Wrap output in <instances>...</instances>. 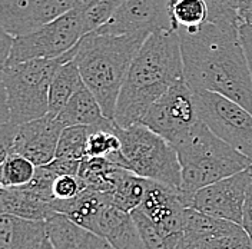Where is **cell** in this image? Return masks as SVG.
I'll use <instances>...</instances> for the list:
<instances>
[{
	"label": "cell",
	"mask_w": 252,
	"mask_h": 249,
	"mask_svg": "<svg viewBox=\"0 0 252 249\" xmlns=\"http://www.w3.org/2000/svg\"><path fill=\"white\" fill-rule=\"evenodd\" d=\"M80 4L82 0H0V25L7 33L22 36Z\"/></svg>",
	"instance_id": "obj_13"
},
{
	"label": "cell",
	"mask_w": 252,
	"mask_h": 249,
	"mask_svg": "<svg viewBox=\"0 0 252 249\" xmlns=\"http://www.w3.org/2000/svg\"><path fill=\"white\" fill-rule=\"evenodd\" d=\"M175 149L182 168L181 190L185 201L196 190L251 168L252 159L217 136L199 121L178 140Z\"/></svg>",
	"instance_id": "obj_4"
},
{
	"label": "cell",
	"mask_w": 252,
	"mask_h": 249,
	"mask_svg": "<svg viewBox=\"0 0 252 249\" xmlns=\"http://www.w3.org/2000/svg\"><path fill=\"white\" fill-rule=\"evenodd\" d=\"M149 181L151 179L138 176L133 172L122 169L119 176L116 178L115 187L108 193L112 198V202L118 208L132 212L141 205Z\"/></svg>",
	"instance_id": "obj_21"
},
{
	"label": "cell",
	"mask_w": 252,
	"mask_h": 249,
	"mask_svg": "<svg viewBox=\"0 0 252 249\" xmlns=\"http://www.w3.org/2000/svg\"><path fill=\"white\" fill-rule=\"evenodd\" d=\"M91 1H92V0H82V3H83V4H86V3H91Z\"/></svg>",
	"instance_id": "obj_39"
},
{
	"label": "cell",
	"mask_w": 252,
	"mask_h": 249,
	"mask_svg": "<svg viewBox=\"0 0 252 249\" xmlns=\"http://www.w3.org/2000/svg\"><path fill=\"white\" fill-rule=\"evenodd\" d=\"M232 1L241 20L247 13L252 12V0H232Z\"/></svg>",
	"instance_id": "obj_35"
},
{
	"label": "cell",
	"mask_w": 252,
	"mask_h": 249,
	"mask_svg": "<svg viewBox=\"0 0 252 249\" xmlns=\"http://www.w3.org/2000/svg\"><path fill=\"white\" fill-rule=\"evenodd\" d=\"M47 238L55 249H79L85 229L61 212H55L45 220Z\"/></svg>",
	"instance_id": "obj_22"
},
{
	"label": "cell",
	"mask_w": 252,
	"mask_h": 249,
	"mask_svg": "<svg viewBox=\"0 0 252 249\" xmlns=\"http://www.w3.org/2000/svg\"><path fill=\"white\" fill-rule=\"evenodd\" d=\"M80 163H82V160H79V159L56 156L50 163H47V166L56 175H79Z\"/></svg>",
	"instance_id": "obj_30"
},
{
	"label": "cell",
	"mask_w": 252,
	"mask_h": 249,
	"mask_svg": "<svg viewBox=\"0 0 252 249\" xmlns=\"http://www.w3.org/2000/svg\"><path fill=\"white\" fill-rule=\"evenodd\" d=\"M89 133H91V126H85V124L66 126L62 130L59 139L56 156L79 159V160L86 157Z\"/></svg>",
	"instance_id": "obj_26"
},
{
	"label": "cell",
	"mask_w": 252,
	"mask_h": 249,
	"mask_svg": "<svg viewBox=\"0 0 252 249\" xmlns=\"http://www.w3.org/2000/svg\"><path fill=\"white\" fill-rule=\"evenodd\" d=\"M63 129L62 122L50 113L22 124H1V157L19 154L31 159L36 166L47 165L56 157Z\"/></svg>",
	"instance_id": "obj_9"
},
{
	"label": "cell",
	"mask_w": 252,
	"mask_h": 249,
	"mask_svg": "<svg viewBox=\"0 0 252 249\" xmlns=\"http://www.w3.org/2000/svg\"><path fill=\"white\" fill-rule=\"evenodd\" d=\"M173 0H125L109 20L94 31L105 34H129L175 31Z\"/></svg>",
	"instance_id": "obj_12"
},
{
	"label": "cell",
	"mask_w": 252,
	"mask_h": 249,
	"mask_svg": "<svg viewBox=\"0 0 252 249\" xmlns=\"http://www.w3.org/2000/svg\"><path fill=\"white\" fill-rule=\"evenodd\" d=\"M86 231L105 238L116 249H145L132 214L118 208L112 201L97 212Z\"/></svg>",
	"instance_id": "obj_15"
},
{
	"label": "cell",
	"mask_w": 252,
	"mask_h": 249,
	"mask_svg": "<svg viewBox=\"0 0 252 249\" xmlns=\"http://www.w3.org/2000/svg\"><path fill=\"white\" fill-rule=\"evenodd\" d=\"M181 79L185 75L178 31H154L127 69L115 110L116 124H141L146 110Z\"/></svg>",
	"instance_id": "obj_2"
},
{
	"label": "cell",
	"mask_w": 252,
	"mask_h": 249,
	"mask_svg": "<svg viewBox=\"0 0 252 249\" xmlns=\"http://www.w3.org/2000/svg\"><path fill=\"white\" fill-rule=\"evenodd\" d=\"M242 228L250 229L252 228V184L248 187L247 192V201L244 206V220H242Z\"/></svg>",
	"instance_id": "obj_34"
},
{
	"label": "cell",
	"mask_w": 252,
	"mask_h": 249,
	"mask_svg": "<svg viewBox=\"0 0 252 249\" xmlns=\"http://www.w3.org/2000/svg\"><path fill=\"white\" fill-rule=\"evenodd\" d=\"M172 20L175 31L195 29L209 20L206 0H173Z\"/></svg>",
	"instance_id": "obj_25"
},
{
	"label": "cell",
	"mask_w": 252,
	"mask_h": 249,
	"mask_svg": "<svg viewBox=\"0 0 252 249\" xmlns=\"http://www.w3.org/2000/svg\"><path fill=\"white\" fill-rule=\"evenodd\" d=\"M252 184L251 169L238 172L202 187L187 199V206L202 214L226 219L242 226L247 192Z\"/></svg>",
	"instance_id": "obj_11"
},
{
	"label": "cell",
	"mask_w": 252,
	"mask_h": 249,
	"mask_svg": "<svg viewBox=\"0 0 252 249\" xmlns=\"http://www.w3.org/2000/svg\"><path fill=\"white\" fill-rule=\"evenodd\" d=\"M239 25L208 20L199 28L176 31L190 89L223 94L252 113V75Z\"/></svg>",
	"instance_id": "obj_1"
},
{
	"label": "cell",
	"mask_w": 252,
	"mask_h": 249,
	"mask_svg": "<svg viewBox=\"0 0 252 249\" xmlns=\"http://www.w3.org/2000/svg\"><path fill=\"white\" fill-rule=\"evenodd\" d=\"M138 208L168 234L182 235L188 206L181 189L149 181Z\"/></svg>",
	"instance_id": "obj_14"
},
{
	"label": "cell",
	"mask_w": 252,
	"mask_h": 249,
	"mask_svg": "<svg viewBox=\"0 0 252 249\" xmlns=\"http://www.w3.org/2000/svg\"><path fill=\"white\" fill-rule=\"evenodd\" d=\"M239 36H241L242 45H244L245 53H247V59H248V63H250V69H251L252 75V25L242 22L239 25Z\"/></svg>",
	"instance_id": "obj_32"
},
{
	"label": "cell",
	"mask_w": 252,
	"mask_h": 249,
	"mask_svg": "<svg viewBox=\"0 0 252 249\" xmlns=\"http://www.w3.org/2000/svg\"><path fill=\"white\" fill-rule=\"evenodd\" d=\"M1 214H10L31 220H46L56 211L46 201L28 187H1L0 193Z\"/></svg>",
	"instance_id": "obj_16"
},
{
	"label": "cell",
	"mask_w": 252,
	"mask_h": 249,
	"mask_svg": "<svg viewBox=\"0 0 252 249\" xmlns=\"http://www.w3.org/2000/svg\"><path fill=\"white\" fill-rule=\"evenodd\" d=\"M13 42H15V36L1 29V39H0V45H1L0 46V50H1V67L4 66V63L7 62V59L10 56Z\"/></svg>",
	"instance_id": "obj_33"
},
{
	"label": "cell",
	"mask_w": 252,
	"mask_h": 249,
	"mask_svg": "<svg viewBox=\"0 0 252 249\" xmlns=\"http://www.w3.org/2000/svg\"><path fill=\"white\" fill-rule=\"evenodd\" d=\"M79 249H116L112 244H109L105 238L94 234L91 231H86L82 235Z\"/></svg>",
	"instance_id": "obj_31"
},
{
	"label": "cell",
	"mask_w": 252,
	"mask_h": 249,
	"mask_svg": "<svg viewBox=\"0 0 252 249\" xmlns=\"http://www.w3.org/2000/svg\"><path fill=\"white\" fill-rule=\"evenodd\" d=\"M122 149L108 159L135 175L181 189L182 168L172 143L143 124L116 126Z\"/></svg>",
	"instance_id": "obj_6"
},
{
	"label": "cell",
	"mask_w": 252,
	"mask_h": 249,
	"mask_svg": "<svg viewBox=\"0 0 252 249\" xmlns=\"http://www.w3.org/2000/svg\"><path fill=\"white\" fill-rule=\"evenodd\" d=\"M124 1L125 0H92L86 4L82 3V17L86 34L103 26Z\"/></svg>",
	"instance_id": "obj_27"
},
{
	"label": "cell",
	"mask_w": 252,
	"mask_h": 249,
	"mask_svg": "<svg viewBox=\"0 0 252 249\" xmlns=\"http://www.w3.org/2000/svg\"><path fill=\"white\" fill-rule=\"evenodd\" d=\"M45 234V220H31L10 214L0 217V249H28Z\"/></svg>",
	"instance_id": "obj_18"
},
{
	"label": "cell",
	"mask_w": 252,
	"mask_h": 249,
	"mask_svg": "<svg viewBox=\"0 0 252 249\" xmlns=\"http://www.w3.org/2000/svg\"><path fill=\"white\" fill-rule=\"evenodd\" d=\"M28 249H55V248H53V245H52L50 239L47 238V234H45L43 236H40L37 241H34V242H33Z\"/></svg>",
	"instance_id": "obj_36"
},
{
	"label": "cell",
	"mask_w": 252,
	"mask_h": 249,
	"mask_svg": "<svg viewBox=\"0 0 252 249\" xmlns=\"http://www.w3.org/2000/svg\"><path fill=\"white\" fill-rule=\"evenodd\" d=\"M56 118L62 122L64 127L75 124L97 126L109 119L105 116L99 100L86 85H83L69 99V102L64 105V108L59 112Z\"/></svg>",
	"instance_id": "obj_17"
},
{
	"label": "cell",
	"mask_w": 252,
	"mask_h": 249,
	"mask_svg": "<svg viewBox=\"0 0 252 249\" xmlns=\"http://www.w3.org/2000/svg\"><path fill=\"white\" fill-rule=\"evenodd\" d=\"M199 121L195 93L181 79L146 110L141 124L175 145Z\"/></svg>",
	"instance_id": "obj_10"
},
{
	"label": "cell",
	"mask_w": 252,
	"mask_h": 249,
	"mask_svg": "<svg viewBox=\"0 0 252 249\" xmlns=\"http://www.w3.org/2000/svg\"><path fill=\"white\" fill-rule=\"evenodd\" d=\"M122 169L125 168L118 166L108 157L86 156L82 159L78 176L83 181L86 187L100 192H110Z\"/></svg>",
	"instance_id": "obj_20"
},
{
	"label": "cell",
	"mask_w": 252,
	"mask_h": 249,
	"mask_svg": "<svg viewBox=\"0 0 252 249\" xmlns=\"http://www.w3.org/2000/svg\"><path fill=\"white\" fill-rule=\"evenodd\" d=\"M209 6V22L214 23H241L232 0H206Z\"/></svg>",
	"instance_id": "obj_29"
},
{
	"label": "cell",
	"mask_w": 252,
	"mask_h": 249,
	"mask_svg": "<svg viewBox=\"0 0 252 249\" xmlns=\"http://www.w3.org/2000/svg\"><path fill=\"white\" fill-rule=\"evenodd\" d=\"M199 119L217 136L252 159V113L223 94L196 91Z\"/></svg>",
	"instance_id": "obj_8"
},
{
	"label": "cell",
	"mask_w": 252,
	"mask_h": 249,
	"mask_svg": "<svg viewBox=\"0 0 252 249\" xmlns=\"http://www.w3.org/2000/svg\"><path fill=\"white\" fill-rule=\"evenodd\" d=\"M79 43L59 58L32 59L1 67V124H22L49 113V89L63 63L73 59Z\"/></svg>",
	"instance_id": "obj_5"
},
{
	"label": "cell",
	"mask_w": 252,
	"mask_h": 249,
	"mask_svg": "<svg viewBox=\"0 0 252 249\" xmlns=\"http://www.w3.org/2000/svg\"><path fill=\"white\" fill-rule=\"evenodd\" d=\"M52 189L55 199H72L86 187L78 175H58Z\"/></svg>",
	"instance_id": "obj_28"
},
{
	"label": "cell",
	"mask_w": 252,
	"mask_h": 249,
	"mask_svg": "<svg viewBox=\"0 0 252 249\" xmlns=\"http://www.w3.org/2000/svg\"><path fill=\"white\" fill-rule=\"evenodd\" d=\"M36 165L26 156L19 154H7L1 157L0 182L1 187H22L29 184L34 173Z\"/></svg>",
	"instance_id": "obj_24"
},
{
	"label": "cell",
	"mask_w": 252,
	"mask_h": 249,
	"mask_svg": "<svg viewBox=\"0 0 252 249\" xmlns=\"http://www.w3.org/2000/svg\"><path fill=\"white\" fill-rule=\"evenodd\" d=\"M242 22L252 25V12H250V13H247V15L244 16V17H242V20H241V23H242Z\"/></svg>",
	"instance_id": "obj_37"
},
{
	"label": "cell",
	"mask_w": 252,
	"mask_h": 249,
	"mask_svg": "<svg viewBox=\"0 0 252 249\" xmlns=\"http://www.w3.org/2000/svg\"><path fill=\"white\" fill-rule=\"evenodd\" d=\"M130 214L138 225L145 249H176L181 235L168 234L152 219L148 218L139 208H135Z\"/></svg>",
	"instance_id": "obj_23"
},
{
	"label": "cell",
	"mask_w": 252,
	"mask_h": 249,
	"mask_svg": "<svg viewBox=\"0 0 252 249\" xmlns=\"http://www.w3.org/2000/svg\"><path fill=\"white\" fill-rule=\"evenodd\" d=\"M245 232L248 234V236H250V241H251V244H252V228H250V229H245Z\"/></svg>",
	"instance_id": "obj_38"
},
{
	"label": "cell",
	"mask_w": 252,
	"mask_h": 249,
	"mask_svg": "<svg viewBox=\"0 0 252 249\" xmlns=\"http://www.w3.org/2000/svg\"><path fill=\"white\" fill-rule=\"evenodd\" d=\"M85 34L86 31L80 4L36 31L15 36L10 56L4 66L32 59L59 58L76 46Z\"/></svg>",
	"instance_id": "obj_7"
},
{
	"label": "cell",
	"mask_w": 252,
	"mask_h": 249,
	"mask_svg": "<svg viewBox=\"0 0 252 249\" xmlns=\"http://www.w3.org/2000/svg\"><path fill=\"white\" fill-rule=\"evenodd\" d=\"M149 33L105 34L91 31L75 56L85 85L99 100L106 118L115 119L118 97L127 69Z\"/></svg>",
	"instance_id": "obj_3"
},
{
	"label": "cell",
	"mask_w": 252,
	"mask_h": 249,
	"mask_svg": "<svg viewBox=\"0 0 252 249\" xmlns=\"http://www.w3.org/2000/svg\"><path fill=\"white\" fill-rule=\"evenodd\" d=\"M85 85L76 59L64 62L52 79L49 89V113L58 116L69 99Z\"/></svg>",
	"instance_id": "obj_19"
}]
</instances>
